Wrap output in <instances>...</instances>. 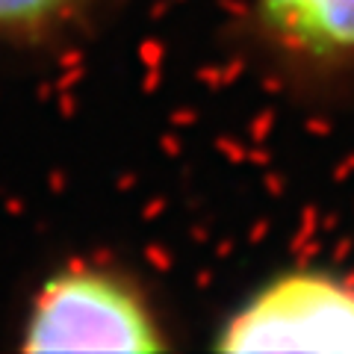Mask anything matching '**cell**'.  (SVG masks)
Returning <instances> with one entry per match:
<instances>
[{"label":"cell","mask_w":354,"mask_h":354,"mask_svg":"<svg viewBox=\"0 0 354 354\" xmlns=\"http://www.w3.org/2000/svg\"><path fill=\"white\" fill-rule=\"evenodd\" d=\"M27 351H160L162 339L136 295L104 274L44 283L27 322Z\"/></svg>","instance_id":"cell-1"},{"label":"cell","mask_w":354,"mask_h":354,"mask_svg":"<svg viewBox=\"0 0 354 354\" xmlns=\"http://www.w3.org/2000/svg\"><path fill=\"white\" fill-rule=\"evenodd\" d=\"M218 351H354V290L286 274L227 325Z\"/></svg>","instance_id":"cell-2"},{"label":"cell","mask_w":354,"mask_h":354,"mask_svg":"<svg viewBox=\"0 0 354 354\" xmlns=\"http://www.w3.org/2000/svg\"><path fill=\"white\" fill-rule=\"evenodd\" d=\"M266 21L310 53L354 50V0H260Z\"/></svg>","instance_id":"cell-3"},{"label":"cell","mask_w":354,"mask_h":354,"mask_svg":"<svg viewBox=\"0 0 354 354\" xmlns=\"http://www.w3.org/2000/svg\"><path fill=\"white\" fill-rule=\"evenodd\" d=\"M65 3L68 0H0V27L39 24Z\"/></svg>","instance_id":"cell-4"}]
</instances>
